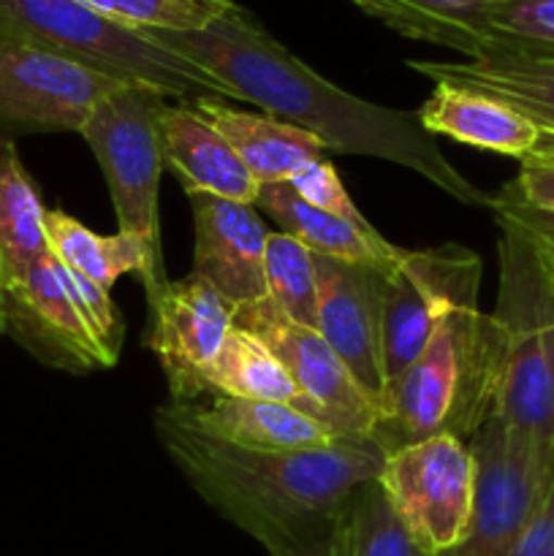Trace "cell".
<instances>
[{"instance_id":"cell-1","label":"cell","mask_w":554,"mask_h":556,"mask_svg":"<svg viewBox=\"0 0 554 556\" xmlns=\"http://www.w3.org/2000/svg\"><path fill=\"white\" fill-rule=\"evenodd\" d=\"M161 47L190 60L269 117L307 130L340 155L396 163L459 204L489 206V193L462 177L440 152L416 112L351 96L288 52L242 5H228L199 30H144Z\"/></svg>"},{"instance_id":"cell-2","label":"cell","mask_w":554,"mask_h":556,"mask_svg":"<svg viewBox=\"0 0 554 556\" xmlns=\"http://www.w3.org/2000/svg\"><path fill=\"white\" fill-rule=\"evenodd\" d=\"M155 432L204 503L266 554L335 530L353 492L375 481L386 459L364 434L310 451L239 448L196 432L168 405L155 413Z\"/></svg>"},{"instance_id":"cell-3","label":"cell","mask_w":554,"mask_h":556,"mask_svg":"<svg viewBox=\"0 0 554 556\" xmlns=\"http://www.w3.org/2000/svg\"><path fill=\"white\" fill-rule=\"evenodd\" d=\"M500 331L478 307L454 309L421 353L389 380L369 438L383 454L449 438L470 440L498 410Z\"/></svg>"},{"instance_id":"cell-4","label":"cell","mask_w":554,"mask_h":556,"mask_svg":"<svg viewBox=\"0 0 554 556\" xmlns=\"http://www.w3.org/2000/svg\"><path fill=\"white\" fill-rule=\"evenodd\" d=\"M498 239L500 394L494 416L554 451V266L541 244L494 217Z\"/></svg>"},{"instance_id":"cell-5","label":"cell","mask_w":554,"mask_h":556,"mask_svg":"<svg viewBox=\"0 0 554 556\" xmlns=\"http://www.w3.org/2000/svg\"><path fill=\"white\" fill-rule=\"evenodd\" d=\"M0 27L119 81H141L177 101L221 98L226 85L190 60L79 0H0ZM237 101V98H234Z\"/></svg>"},{"instance_id":"cell-6","label":"cell","mask_w":554,"mask_h":556,"mask_svg":"<svg viewBox=\"0 0 554 556\" xmlns=\"http://www.w3.org/2000/svg\"><path fill=\"white\" fill-rule=\"evenodd\" d=\"M168 96L141 81H125L92 106L81 125V139L90 144L109 193H112L117 231L130 233L144 244L150 264L161 280H168L161 248V190L163 150L161 112Z\"/></svg>"},{"instance_id":"cell-7","label":"cell","mask_w":554,"mask_h":556,"mask_svg":"<svg viewBox=\"0 0 554 556\" xmlns=\"http://www.w3.org/2000/svg\"><path fill=\"white\" fill-rule=\"evenodd\" d=\"M476 503L459 546L440 556H508L554 481V451L492 416L470 440Z\"/></svg>"},{"instance_id":"cell-8","label":"cell","mask_w":554,"mask_h":556,"mask_svg":"<svg viewBox=\"0 0 554 556\" xmlns=\"http://www.w3.org/2000/svg\"><path fill=\"white\" fill-rule=\"evenodd\" d=\"M476 478L470 445L440 434L386 454L375 483L413 541L440 556L465 538L476 503Z\"/></svg>"},{"instance_id":"cell-9","label":"cell","mask_w":554,"mask_h":556,"mask_svg":"<svg viewBox=\"0 0 554 556\" xmlns=\"http://www.w3.org/2000/svg\"><path fill=\"white\" fill-rule=\"evenodd\" d=\"M483 266L462 244L402 250L386 271L383 356L386 375L396 378L427 348L454 309L478 307Z\"/></svg>"},{"instance_id":"cell-10","label":"cell","mask_w":554,"mask_h":556,"mask_svg":"<svg viewBox=\"0 0 554 556\" xmlns=\"http://www.w3.org/2000/svg\"><path fill=\"white\" fill-rule=\"evenodd\" d=\"M125 81L0 27V136L79 134L92 106Z\"/></svg>"},{"instance_id":"cell-11","label":"cell","mask_w":554,"mask_h":556,"mask_svg":"<svg viewBox=\"0 0 554 556\" xmlns=\"http://www.w3.org/2000/svg\"><path fill=\"white\" fill-rule=\"evenodd\" d=\"M0 334L63 372L85 375L112 367L76 302L63 264L49 250L25 277L0 291Z\"/></svg>"},{"instance_id":"cell-12","label":"cell","mask_w":554,"mask_h":556,"mask_svg":"<svg viewBox=\"0 0 554 556\" xmlns=\"http://www.w3.org/2000/svg\"><path fill=\"white\" fill-rule=\"evenodd\" d=\"M234 324L259 334L272 348L299 391L340 438L373 434L380 407L364 394L318 329L291 320L269 296L239 307Z\"/></svg>"},{"instance_id":"cell-13","label":"cell","mask_w":554,"mask_h":556,"mask_svg":"<svg viewBox=\"0 0 554 556\" xmlns=\"http://www.w3.org/2000/svg\"><path fill=\"white\" fill-rule=\"evenodd\" d=\"M234 318L237 309L193 271L163 288L150 307L144 345L161 362L174 405H193L206 394L204 369L234 329Z\"/></svg>"},{"instance_id":"cell-14","label":"cell","mask_w":554,"mask_h":556,"mask_svg":"<svg viewBox=\"0 0 554 556\" xmlns=\"http://www.w3.org/2000/svg\"><path fill=\"white\" fill-rule=\"evenodd\" d=\"M318 269V331L342 358L364 394L380 407L389 386L383 356L386 271L367 264L315 255Z\"/></svg>"},{"instance_id":"cell-15","label":"cell","mask_w":554,"mask_h":556,"mask_svg":"<svg viewBox=\"0 0 554 556\" xmlns=\"http://www.w3.org/2000/svg\"><path fill=\"white\" fill-rule=\"evenodd\" d=\"M193 212V275L234 309L266 299L264 255L269 231L253 204L188 195Z\"/></svg>"},{"instance_id":"cell-16","label":"cell","mask_w":554,"mask_h":556,"mask_svg":"<svg viewBox=\"0 0 554 556\" xmlns=\"http://www.w3.org/2000/svg\"><path fill=\"white\" fill-rule=\"evenodd\" d=\"M163 166L182 182L188 195H217V199L253 204L261 185L237 155L226 136L190 101L166 103L161 112Z\"/></svg>"},{"instance_id":"cell-17","label":"cell","mask_w":554,"mask_h":556,"mask_svg":"<svg viewBox=\"0 0 554 556\" xmlns=\"http://www.w3.org/2000/svg\"><path fill=\"white\" fill-rule=\"evenodd\" d=\"M168 407L196 432L250 451H310L324 448L340 438L324 418L288 402L215 396V402L204 407L196 402H168Z\"/></svg>"},{"instance_id":"cell-18","label":"cell","mask_w":554,"mask_h":556,"mask_svg":"<svg viewBox=\"0 0 554 556\" xmlns=\"http://www.w3.org/2000/svg\"><path fill=\"white\" fill-rule=\"evenodd\" d=\"M416 114L432 136H449L473 150L514 157L519 163L536 161L546 139L536 119L500 98L440 81Z\"/></svg>"},{"instance_id":"cell-19","label":"cell","mask_w":554,"mask_h":556,"mask_svg":"<svg viewBox=\"0 0 554 556\" xmlns=\"http://www.w3.org/2000/svg\"><path fill=\"white\" fill-rule=\"evenodd\" d=\"M407 68L427 76L435 85L440 81V85L487 92L525 112L546 134L541 155L530 163H554V60L487 54V58L465 60V63L407 60Z\"/></svg>"},{"instance_id":"cell-20","label":"cell","mask_w":554,"mask_h":556,"mask_svg":"<svg viewBox=\"0 0 554 556\" xmlns=\"http://www.w3.org/2000/svg\"><path fill=\"white\" fill-rule=\"evenodd\" d=\"M190 103L226 136L259 185L291 182L310 163L324 157V141L297 125L269 114L242 112L221 98H196Z\"/></svg>"},{"instance_id":"cell-21","label":"cell","mask_w":554,"mask_h":556,"mask_svg":"<svg viewBox=\"0 0 554 556\" xmlns=\"http://www.w3.org/2000/svg\"><path fill=\"white\" fill-rule=\"evenodd\" d=\"M255 210L275 217L282 233L302 242L313 255L342 261V264H367L378 269H391L400 248L386 242L375 228H358L342 217L315 210L288 182L261 185Z\"/></svg>"},{"instance_id":"cell-22","label":"cell","mask_w":554,"mask_h":556,"mask_svg":"<svg viewBox=\"0 0 554 556\" xmlns=\"http://www.w3.org/2000/svg\"><path fill=\"white\" fill-rule=\"evenodd\" d=\"M43 231H47L49 253L60 264L106 291H112V286L123 275H139L147 293V307H152L163 288L168 286V280H161L152 269L144 244L130 233L117 231L106 237V233L87 228L76 217L65 215L63 210H47Z\"/></svg>"},{"instance_id":"cell-23","label":"cell","mask_w":554,"mask_h":556,"mask_svg":"<svg viewBox=\"0 0 554 556\" xmlns=\"http://www.w3.org/2000/svg\"><path fill=\"white\" fill-rule=\"evenodd\" d=\"M394 33L435 47L454 49L467 60L487 52L489 20L500 0H351Z\"/></svg>"},{"instance_id":"cell-24","label":"cell","mask_w":554,"mask_h":556,"mask_svg":"<svg viewBox=\"0 0 554 556\" xmlns=\"http://www.w3.org/2000/svg\"><path fill=\"white\" fill-rule=\"evenodd\" d=\"M41 204L14 139L0 136V291L27 275L49 250Z\"/></svg>"},{"instance_id":"cell-25","label":"cell","mask_w":554,"mask_h":556,"mask_svg":"<svg viewBox=\"0 0 554 556\" xmlns=\"http://www.w3.org/2000/svg\"><path fill=\"white\" fill-rule=\"evenodd\" d=\"M204 389L206 394L234 400L288 402L318 416L272 348L239 324H234L217 356L204 369Z\"/></svg>"},{"instance_id":"cell-26","label":"cell","mask_w":554,"mask_h":556,"mask_svg":"<svg viewBox=\"0 0 554 556\" xmlns=\"http://www.w3.org/2000/svg\"><path fill=\"white\" fill-rule=\"evenodd\" d=\"M340 556H432L402 527L375 481L348 500L340 516Z\"/></svg>"},{"instance_id":"cell-27","label":"cell","mask_w":554,"mask_h":556,"mask_svg":"<svg viewBox=\"0 0 554 556\" xmlns=\"http://www.w3.org/2000/svg\"><path fill=\"white\" fill-rule=\"evenodd\" d=\"M264 275L266 296L275 302V307L291 320H297V324L318 329V269H315V255L288 233H269Z\"/></svg>"},{"instance_id":"cell-28","label":"cell","mask_w":554,"mask_h":556,"mask_svg":"<svg viewBox=\"0 0 554 556\" xmlns=\"http://www.w3.org/2000/svg\"><path fill=\"white\" fill-rule=\"evenodd\" d=\"M487 54L554 60V0H500L481 58Z\"/></svg>"},{"instance_id":"cell-29","label":"cell","mask_w":554,"mask_h":556,"mask_svg":"<svg viewBox=\"0 0 554 556\" xmlns=\"http://www.w3.org/2000/svg\"><path fill=\"white\" fill-rule=\"evenodd\" d=\"M139 30H199L234 0H79Z\"/></svg>"},{"instance_id":"cell-30","label":"cell","mask_w":554,"mask_h":556,"mask_svg":"<svg viewBox=\"0 0 554 556\" xmlns=\"http://www.w3.org/2000/svg\"><path fill=\"white\" fill-rule=\"evenodd\" d=\"M288 185L297 190L299 199H304L307 204H313L315 210L329 212V215H335V217H342V220L353 223V226H358V228H373L369 226L367 217H364L362 212L356 210V204L351 201V195H348V190H345V185H342L337 168L331 166L329 161H324V157L315 163H310V166L304 168L302 174H297V177H293Z\"/></svg>"},{"instance_id":"cell-31","label":"cell","mask_w":554,"mask_h":556,"mask_svg":"<svg viewBox=\"0 0 554 556\" xmlns=\"http://www.w3.org/2000/svg\"><path fill=\"white\" fill-rule=\"evenodd\" d=\"M500 190L530 210L554 215V163H521L516 179Z\"/></svg>"},{"instance_id":"cell-32","label":"cell","mask_w":554,"mask_h":556,"mask_svg":"<svg viewBox=\"0 0 554 556\" xmlns=\"http://www.w3.org/2000/svg\"><path fill=\"white\" fill-rule=\"evenodd\" d=\"M489 210H492L494 217H503V220L514 223L516 228L530 233L538 244H543V248L554 253V215L530 210V206L519 204V201H514L511 195H505L503 190L489 195Z\"/></svg>"},{"instance_id":"cell-33","label":"cell","mask_w":554,"mask_h":556,"mask_svg":"<svg viewBox=\"0 0 554 556\" xmlns=\"http://www.w3.org/2000/svg\"><path fill=\"white\" fill-rule=\"evenodd\" d=\"M508 556H554V481Z\"/></svg>"},{"instance_id":"cell-34","label":"cell","mask_w":554,"mask_h":556,"mask_svg":"<svg viewBox=\"0 0 554 556\" xmlns=\"http://www.w3.org/2000/svg\"><path fill=\"white\" fill-rule=\"evenodd\" d=\"M269 556H340V525L326 535L313 538L307 543H293L269 552Z\"/></svg>"},{"instance_id":"cell-35","label":"cell","mask_w":554,"mask_h":556,"mask_svg":"<svg viewBox=\"0 0 554 556\" xmlns=\"http://www.w3.org/2000/svg\"><path fill=\"white\" fill-rule=\"evenodd\" d=\"M527 237H530V233H527ZM541 248H543V244H541ZM543 253L549 255V261H552V266H554V253H552V250H546V248H543Z\"/></svg>"}]
</instances>
